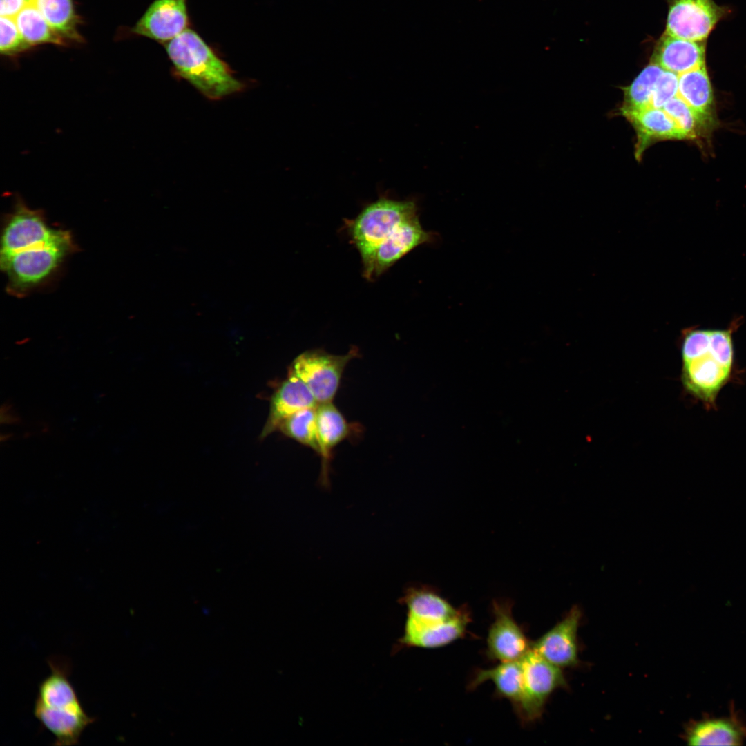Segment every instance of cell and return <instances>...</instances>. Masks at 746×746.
<instances>
[{
    "instance_id": "22",
    "label": "cell",
    "mask_w": 746,
    "mask_h": 746,
    "mask_svg": "<svg viewBox=\"0 0 746 746\" xmlns=\"http://www.w3.org/2000/svg\"><path fill=\"white\" fill-rule=\"evenodd\" d=\"M486 681H491L497 694L510 700L515 710H517L523 694L521 660L499 662L490 669H477L468 685V689L473 690Z\"/></svg>"
},
{
    "instance_id": "23",
    "label": "cell",
    "mask_w": 746,
    "mask_h": 746,
    "mask_svg": "<svg viewBox=\"0 0 746 746\" xmlns=\"http://www.w3.org/2000/svg\"><path fill=\"white\" fill-rule=\"evenodd\" d=\"M30 3L64 39L82 40L78 32L79 21L73 0H32Z\"/></svg>"
},
{
    "instance_id": "16",
    "label": "cell",
    "mask_w": 746,
    "mask_h": 746,
    "mask_svg": "<svg viewBox=\"0 0 746 746\" xmlns=\"http://www.w3.org/2000/svg\"><path fill=\"white\" fill-rule=\"evenodd\" d=\"M706 40L684 39L666 32L660 39L653 61L665 70L678 75L705 66Z\"/></svg>"
},
{
    "instance_id": "24",
    "label": "cell",
    "mask_w": 746,
    "mask_h": 746,
    "mask_svg": "<svg viewBox=\"0 0 746 746\" xmlns=\"http://www.w3.org/2000/svg\"><path fill=\"white\" fill-rule=\"evenodd\" d=\"M19 30L30 48L46 44L64 45V39L31 3L15 17Z\"/></svg>"
},
{
    "instance_id": "21",
    "label": "cell",
    "mask_w": 746,
    "mask_h": 746,
    "mask_svg": "<svg viewBox=\"0 0 746 746\" xmlns=\"http://www.w3.org/2000/svg\"><path fill=\"white\" fill-rule=\"evenodd\" d=\"M678 96L692 109L705 128L712 124L714 95L705 66L678 75Z\"/></svg>"
},
{
    "instance_id": "15",
    "label": "cell",
    "mask_w": 746,
    "mask_h": 746,
    "mask_svg": "<svg viewBox=\"0 0 746 746\" xmlns=\"http://www.w3.org/2000/svg\"><path fill=\"white\" fill-rule=\"evenodd\" d=\"M318 403L307 385L295 374L287 378L271 396L269 413L260 434L264 439L278 429L281 422L296 412L316 407Z\"/></svg>"
},
{
    "instance_id": "10",
    "label": "cell",
    "mask_w": 746,
    "mask_h": 746,
    "mask_svg": "<svg viewBox=\"0 0 746 746\" xmlns=\"http://www.w3.org/2000/svg\"><path fill=\"white\" fill-rule=\"evenodd\" d=\"M432 233L422 227L419 216L403 222L375 249L363 263V276L372 280L417 247L430 242Z\"/></svg>"
},
{
    "instance_id": "26",
    "label": "cell",
    "mask_w": 746,
    "mask_h": 746,
    "mask_svg": "<svg viewBox=\"0 0 746 746\" xmlns=\"http://www.w3.org/2000/svg\"><path fill=\"white\" fill-rule=\"evenodd\" d=\"M659 65L651 62L624 88V105L622 108L638 109L651 106L656 82L663 71Z\"/></svg>"
},
{
    "instance_id": "1",
    "label": "cell",
    "mask_w": 746,
    "mask_h": 746,
    "mask_svg": "<svg viewBox=\"0 0 746 746\" xmlns=\"http://www.w3.org/2000/svg\"><path fill=\"white\" fill-rule=\"evenodd\" d=\"M47 663L50 673L39 685L34 716L54 736V745H77L84 730L95 718L86 714L70 681V661L54 656Z\"/></svg>"
},
{
    "instance_id": "2",
    "label": "cell",
    "mask_w": 746,
    "mask_h": 746,
    "mask_svg": "<svg viewBox=\"0 0 746 746\" xmlns=\"http://www.w3.org/2000/svg\"><path fill=\"white\" fill-rule=\"evenodd\" d=\"M164 46L173 75L187 81L207 99L218 100L245 88L194 30L189 28Z\"/></svg>"
},
{
    "instance_id": "9",
    "label": "cell",
    "mask_w": 746,
    "mask_h": 746,
    "mask_svg": "<svg viewBox=\"0 0 746 746\" xmlns=\"http://www.w3.org/2000/svg\"><path fill=\"white\" fill-rule=\"evenodd\" d=\"M725 12L714 0H673L666 32L684 39L705 41Z\"/></svg>"
},
{
    "instance_id": "17",
    "label": "cell",
    "mask_w": 746,
    "mask_h": 746,
    "mask_svg": "<svg viewBox=\"0 0 746 746\" xmlns=\"http://www.w3.org/2000/svg\"><path fill=\"white\" fill-rule=\"evenodd\" d=\"M621 111L637 133L636 157L640 156L653 140L686 139L682 131L662 108L648 106L638 109L622 108Z\"/></svg>"
},
{
    "instance_id": "6",
    "label": "cell",
    "mask_w": 746,
    "mask_h": 746,
    "mask_svg": "<svg viewBox=\"0 0 746 746\" xmlns=\"http://www.w3.org/2000/svg\"><path fill=\"white\" fill-rule=\"evenodd\" d=\"M523 694L515 711L524 722L539 718L548 698L557 689L566 685L561 668L542 657L532 648L521 660Z\"/></svg>"
},
{
    "instance_id": "5",
    "label": "cell",
    "mask_w": 746,
    "mask_h": 746,
    "mask_svg": "<svg viewBox=\"0 0 746 746\" xmlns=\"http://www.w3.org/2000/svg\"><path fill=\"white\" fill-rule=\"evenodd\" d=\"M358 356L356 347L345 355L329 354L321 349L309 350L294 358L288 372L307 385L318 404L332 402L347 364Z\"/></svg>"
},
{
    "instance_id": "14",
    "label": "cell",
    "mask_w": 746,
    "mask_h": 746,
    "mask_svg": "<svg viewBox=\"0 0 746 746\" xmlns=\"http://www.w3.org/2000/svg\"><path fill=\"white\" fill-rule=\"evenodd\" d=\"M731 369L723 365L710 352L682 362V381L690 394L707 405L714 404L721 388L728 381Z\"/></svg>"
},
{
    "instance_id": "31",
    "label": "cell",
    "mask_w": 746,
    "mask_h": 746,
    "mask_svg": "<svg viewBox=\"0 0 746 746\" xmlns=\"http://www.w3.org/2000/svg\"><path fill=\"white\" fill-rule=\"evenodd\" d=\"M32 0H0V15L3 17L14 18Z\"/></svg>"
},
{
    "instance_id": "13",
    "label": "cell",
    "mask_w": 746,
    "mask_h": 746,
    "mask_svg": "<svg viewBox=\"0 0 746 746\" xmlns=\"http://www.w3.org/2000/svg\"><path fill=\"white\" fill-rule=\"evenodd\" d=\"M581 615L580 609L573 606L562 620L531 642V648L560 668L576 665L578 662L577 633Z\"/></svg>"
},
{
    "instance_id": "27",
    "label": "cell",
    "mask_w": 746,
    "mask_h": 746,
    "mask_svg": "<svg viewBox=\"0 0 746 746\" xmlns=\"http://www.w3.org/2000/svg\"><path fill=\"white\" fill-rule=\"evenodd\" d=\"M685 134L686 139L696 138L705 128L695 113L679 96H676L662 108Z\"/></svg>"
},
{
    "instance_id": "12",
    "label": "cell",
    "mask_w": 746,
    "mask_h": 746,
    "mask_svg": "<svg viewBox=\"0 0 746 746\" xmlns=\"http://www.w3.org/2000/svg\"><path fill=\"white\" fill-rule=\"evenodd\" d=\"M470 615L468 608L462 606L458 615L443 622L423 623L406 618L403 635L393 651L405 647L434 649L449 644L465 635Z\"/></svg>"
},
{
    "instance_id": "11",
    "label": "cell",
    "mask_w": 746,
    "mask_h": 746,
    "mask_svg": "<svg viewBox=\"0 0 746 746\" xmlns=\"http://www.w3.org/2000/svg\"><path fill=\"white\" fill-rule=\"evenodd\" d=\"M186 0H154L133 27V33L164 45L189 28Z\"/></svg>"
},
{
    "instance_id": "20",
    "label": "cell",
    "mask_w": 746,
    "mask_h": 746,
    "mask_svg": "<svg viewBox=\"0 0 746 746\" xmlns=\"http://www.w3.org/2000/svg\"><path fill=\"white\" fill-rule=\"evenodd\" d=\"M316 423L320 444L319 455L322 460L321 478L326 485L332 450L349 437L352 425L332 401L318 404Z\"/></svg>"
},
{
    "instance_id": "7",
    "label": "cell",
    "mask_w": 746,
    "mask_h": 746,
    "mask_svg": "<svg viewBox=\"0 0 746 746\" xmlns=\"http://www.w3.org/2000/svg\"><path fill=\"white\" fill-rule=\"evenodd\" d=\"M5 221L0 256L52 240L63 231L49 227L43 211L29 208L19 197L16 198L13 211Z\"/></svg>"
},
{
    "instance_id": "8",
    "label": "cell",
    "mask_w": 746,
    "mask_h": 746,
    "mask_svg": "<svg viewBox=\"0 0 746 746\" xmlns=\"http://www.w3.org/2000/svg\"><path fill=\"white\" fill-rule=\"evenodd\" d=\"M513 602L496 600L492 603L494 621L486 639V655L499 662L520 661L531 649V642L512 614Z\"/></svg>"
},
{
    "instance_id": "18",
    "label": "cell",
    "mask_w": 746,
    "mask_h": 746,
    "mask_svg": "<svg viewBox=\"0 0 746 746\" xmlns=\"http://www.w3.org/2000/svg\"><path fill=\"white\" fill-rule=\"evenodd\" d=\"M407 609V617L423 623L450 620L459 614L456 609L434 589L428 586L408 587L399 600Z\"/></svg>"
},
{
    "instance_id": "28",
    "label": "cell",
    "mask_w": 746,
    "mask_h": 746,
    "mask_svg": "<svg viewBox=\"0 0 746 746\" xmlns=\"http://www.w3.org/2000/svg\"><path fill=\"white\" fill-rule=\"evenodd\" d=\"M0 32L1 55L14 56L30 48L23 40L14 18L1 16Z\"/></svg>"
},
{
    "instance_id": "32",
    "label": "cell",
    "mask_w": 746,
    "mask_h": 746,
    "mask_svg": "<svg viewBox=\"0 0 746 746\" xmlns=\"http://www.w3.org/2000/svg\"><path fill=\"white\" fill-rule=\"evenodd\" d=\"M5 408L2 406L1 410V423H13L17 422L19 420L17 417L8 412L9 408L7 405H4Z\"/></svg>"
},
{
    "instance_id": "30",
    "label": "cell",
    "mask_w": 746,
    "mask_h": 746,
    "mask_svg": "<svg viewBox=\"0 0 746 746\" xmlns=\"http://www.w3.org/2000/svg\"><path fill=\"white\" fill-rule=\"evenodd\" d=\"M710 352L723 365L731 369L734 352L729 329L710 331Z\"/></svg>"
},
{
    "instance_id": "4",
    "label": "cell",
    "mask_w": 746,
    "mask_h": 746,
    "mask_svg": "<svg viewBox=\"0 0 746 746\" xmlns=\"http://www.w3.org/2000/svg\"><path fill=\"white\" fill-rule=\"evenodd\" d=\"M417 216L414 200H397L382 195L366 205L356 218L345 221V227L363 262L396 227Z\"/></svg>"
},
{
    "instance_id": "25",
    "label": "cell",
    "mask_w": 746,
    "mask_h": 746,
    "mask_svg": "<svg viewBox=\"0 0 746 746\" xmlns=\"http://www.w3.org/2000/svg\"><path fill=\"white\" fill-rule=\"evenodd\" d=\"M278 430L320 454L316 407L303 408L291 414L281 422Z\"/></svg>"
},
{
    "instance_id": "19",
    "label": "cell",
    "mask_w": 746,
    "mask_h": 746,
    "mask_svg": "<svg viewBox=\"0 0 746 746\" xmlns=\"http://www.w3.org/2000/svg\"><path fill=\"white\" fill-rule=\"evenodd\" d=\"M745 737V727L729 717L703 718L689 725L685 733L689 745H740Z\"/></svg>"
},
{
    "instance_id": "29",
    "label": "cell",
    "mask_w": 746,
    "mask_h": 746,
    "mask_svg": "<svg viewBox=\"0 0 746 746\" xmlns=\"http://www.w3.org/2000/svg\"><path fill=\"white\" fill-rule=\"evenodd\" d=\"M678 75L663 70L653 90L651 106L662 108L666 103L678 95Z\"/></svg>"
},
{
    "instance_id": "3",
    "label": "cell",
    "mask_w": 746,
    "mask_h": 746,
    "mask_svg": "<svg viewBox=\"0 0 746 746\" xmlns=\"http://www.w3.org/2000/svg\"><path fill=\"white\" fill-rule=\"evenodd\" d=\"M75 249L68 232L60 239L0 257V267L8 278V291L22 296L48 278Z\"/></svg>"
}]
</instances>
